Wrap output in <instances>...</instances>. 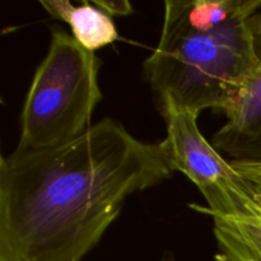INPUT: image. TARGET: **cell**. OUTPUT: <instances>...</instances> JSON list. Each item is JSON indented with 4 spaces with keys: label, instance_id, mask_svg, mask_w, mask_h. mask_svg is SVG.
<instances>
[{
    "label": "cell",
    "instance_id": "4",
    "mask_svg": "<svg viewBox=\"0 0 261 261\" xmlns=\"http://www.w3.org/2000/svg\"><path fill=\"white\" fill-rule=\"evenodd\" d=\"M160 111L166 121L167 135L162 143L171 167L184 173L206 203V208H193L212 218L252 216L261 203L259 191L206 140L198 126V115L171 105Z\"/></svg>",
    "mask_w": 261,
    "mask_h": 261
},
{
    "label": "cell",
    "instance_id": "6",
    "mask_svg": "<svg viewBox=\"0 0 261 261\" xmlns=\"http://www.w3.org/2000/svg\"><path fill=\"white\" fill-rule=\"evenodd\" d=\"M40 5L51 18L65 22L74 40L89 53L120 40L114 17L94 2L75 5L69 0H41Z\"/></svg>",
    "mask_w": 261,
    "mask_h": 261
},
{
    "label": "cell",
    "instance_id": "5",
    "mask_svg": "<svg viewBox=\"0 0 261 261\" xmlns=\"http://www.w3.org/2000/svg\"><path fill=\"white\" fill-rule=\"evenodd\" d=\"M212 144L231 162L261 163V61L240 96L223 112Z\"/></svg>",
    "mask_w": 261,
    "mask_h": 261
},
{
    "label": "cell",
    "instance_id": "1",
    "mask_svg": "<svg viewBox=\"0 0 261 261\" xmlns=\"http://www.w3.org/2000/svg\"><path fill=\"white\" fill-rule=\"evenodd\" d=\"M175 175L162 142L105 117L78 139L0 160V261H81L134 194Z\"/></svg>",
    "mask_w": 261,
    "mask_h": 261
},
{
    "label": "cell",
    "instance_id": "10",
    "mask_svg": "<svg viewBox=\"0 0 261 261\" xmlns=\"http://www.w3.org/2000/svg\"><path fill=\"white\" fill-rule=\"evenodd\" d=\"M154 261H177L176 260L175 254L172 251H165L157 260Z\"/></svg>",
    "mask_w": 261,
    "mask_h": 261
},
{
    "label": "cell",
    "instance_id": "2",
    "mask_svg": "<svg viewBox=\"0 0 261 261\" xmlns=\"http://www.w3.org/2000/svg\"><path fill=\"white\" fill-rule=\"evenodd\" d=\"M261 61V0L228 22L203 30L162 23L160 40L143 63L158 106L224 112Z\"/></svg>",
    "mask_w": 261,
    "mask_h": 261
},
{
    "label": "cell",
    "instance_id": "8",
    "mask_svg": "<svg viewBox=\"0 0 261 261\" xmlns=\"http://www.w3.org/2000/svg\"><path fill=\"white\" fill-rule=\"evenodd\" d=\"M233 167L256 188L261 195V163L231 162Z\"/></svg>",
    "mask_w": 261,
    "mask_h": 261
},
{
    "label": "cell",
    "instance_id": "3",
    "mask_svg": "<svg viewBox=\"0 0 261 261\" xmlns=\"http://www.w3.org/2000/svg\"><path fill=\"white\" fill-rule=\"evenodd\" d=\"M101 60L60 27L51 28L50 45L33 74L20 112L15 149L40 150L78 139L92 126L102 99Z\"/></svg>",
    "mask_w": 261,
    "mask_h": 261
},
{
    "label": "cell",
    "instance_id": "9",
    "mask_svg": "<svg viewBox=\"0 0 261 261\" xmlns=\"http://www.w3.org/2000/svg\"><path fill=\"white\" fill-rule=\"evenodd\" d=\"M97 5L99 8H102L103 10H106L110 15H129L132 14L134 10H133L132 3L126 2V0H94Z\"/></svg>",
    "mask_w": 261,
    "mask_h": 261
},
{
    "label": "cell",
    "instance_id": "7",
    "mask_svg": "<svg viewBox=\"0 0 261 261\" xmlns=\"http://www.w3.org/2000/svg\"><path fill=\"white\" fill-rule=\"evenodd\" d=\"M213 222L219 252L237 261H261V203L252 216Z\"/></svg>",
    "mask_w": 261,
    "mask_h": 261
}]
</instances>
